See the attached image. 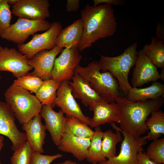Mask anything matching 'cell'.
Here are the masks:
<instances>
[{
  "instance_id": "obj_1",
  "label": "cell",
  "mask_w": 164,
  "mask_h": 164,
  "mask_svg": "<svg viewBox=\"0 0 164 164\" xmlns=\"http://www.w3.org/2000/svg\"><path fill=\"white\" fill-rule=\"evenodd\" d=\"M83 32L78 49L82 51L100 39L113 35L117 22L111 5L102 4L94 6L87 4L80 11Z\"/></svg>"
},
{
  "instance_id": "obj_2",
  "label": "cell",
  "mask_w": 164,
  "mask_h": 164,
  "mask_svg": "<svg viewBox=\"0 0 164 164\" xmlns=\"http://www.w3.org/2000/svg\"><path fill=\"white\" fill-rule=\"evenodd\" d=\"M115 102L119 109L120 128L132 135L141 136L149 129L145 122L153 112L159 110L164 103V96L155 99L133 102L123 96L118 97Z\"/></svg>"
},
{
  "instance_id": "obj_3",
  "label": "cell",
  "mask_w": 164,
  "mask_h": 164,
  "mask_svg": "<svg viewBox=\"0 0 164 164\" xmlns=\"http://www.w3.org/2000/svg\"><path fill=\"white\" fill-rule=\"evenodd\" d=\"M74 72L85 80L105 102H115L121 95L117 80L109 72H101L98 61H93L85 67L79 65Z\"/></svg>"
},
{
  "instance_id": "obj_4",
  "label": "cell",
  "mask_w": 164,
  "mask_h": 164,
  "mask_svg": "<svg viewBox=\"0 0 164 164\" xmlns=\"http://www.w3.org/2000/svg\"><path fill=\"white\" fill-rule=\"evenodd\" d=\"M137 44L135 43L128 47L121 55L114 57L100 54L98 61L101 70L109 71L117 79L119 88L127 96L132 87L128 81L131 68L135 66L138 56Z\"/></svg>"
},
{
  "instance_id": "obj_5",
  "label": "cell",
  "mask_w": 164,
  "mask_h": 164,
  "mask_svg": "<svg viewBox=\"0 0 164 164\" xmlns=\"http://www.w3.org/2000/svg\"><path fill=\"white\" fill-rule=\"evenodd\" d=\"M6 102L20 124L26 123L40 114L42 105L35 96L20 87L12 84L4 93Z\"/></svg>"
},
{
  "instance_id": "obj_6",
  "label": "cell",
  "mask_w": 164,
  "mask_h": 164,
  "mask_svg": "<svg viewBox=\"0 0 164 164\" xmlns=\"http://www.w3.org/2000/svg\"><path fill=\"white\" fill-rule=\"evenodd\" d=\"M50 24L46 20H33L19 18L15 22L5 29L0 36L2 39L21 45L28 37L39 31H46Z\"/></svg>"
},
{
  "instance_id": "obj_7",
  "label": "cell",
  "mask_w": 164,
  "mask_h": 164,
  "mask_svg": "<svg viewBox=\"0 0 164 164\" xmlns=\"http://www.w3.org/2000/svg\"><path fill=\"white\" fill-rule=\"evenodd\" d=\"M62 29L60 23L58 22H53L50 24L49 29L44 32L35 34L28 43L17 45L18 50L29 60L41 50H51L56 46V39Z\"/></svg>"
},
{
  "instance_id": "obj_8",
  "label": "cell",
  "mask_w": 164,
  "mask_h": 164,
  "mask_svg": "<svg viewBox=\"0 0 164 164\" xmlns=\"http://www.w3.org/2000/svg\"><path fill=\"white\" fill-rule=\"evenodd\" d=\"M124 137L118 155L98 164H139L138 152L143 151V146L146 144L148 136H134L118 127Z\"/></svg>"
},
{
  "instance_id": "obj_9",
  "label": "cell",
  "mask_w": 164,
  "mask_h": 164,
  "mask_svg": "<svg viewBox=\"0 0 164 164\" xmlns=\"http://www.w3.org/2000/svg\"><path fill=\"white\" fill-rule=\"evenodd\" d=\"M82 58L78 49H63L55 59L51 72L52 79L59 83L72 79L75 69L80 65Z\"/></svg>"
},
{
  "instance_id": "obj_10",
  "label": "cell",
  "mask_w": 164,
  "mask_h": 164,
  "mask_svg": "<svg viewBox=\"0 0 164 164\" xmlns=\"http://www.w3.org/2000/svg\"><path fill=\"white\" fill-rule=\"evenodd\" d=\"M15 117L9 105L0 101V134L11 141L12 149L14 151L27 141L26 134L19 131L15 124Z\"/></svg>"
},
{
  "instance_id": "obj_11",
  "label": "cell",
  "mask_w": 164,
  "mask_h": 164,
  "mask_svg": "<svg viewBox=\"0 0 164 164\" xmlns=\"http://www.w3.org/2000/svg\"><path fill=\"white\" fill-rule=\"evenodd\" d=\"M56 106L60 108L66 117H74L89 126L91 118L85 116L72 93V88L68 81L61 82L56 92Z\"/></svg>"
},
{
  "instance_id": "obj_12",
  "label": "cell",
  "mask_w": 164,
  "mask_h": 164,
  "mask_svg": "<svg viewBox=\"0 0 164 164\" xmlns=\"http://www.w3.org/2000/svg\"><path fill=\"white\" fill-rule=\"evenodd\" d=\"M26 56L14 48H3L0 51V71L12 73L17 78L28 74L33 68L28 63Z\"/></svg>"
},
{
  "instance_id": "obj_13",
  "label": "cell",
  "mask_w": 164,
  "mask_h": 164,
  "mask_svg": "<svg viewBox=\"0 0 164 164\" xmlns=\"http://www.w3.org/2000/svg\"><path fill=\"white\" fill-rule=\"evenodd\" d=\"M48 0H18L12 5V14L19 18L45 20L50 15Z\"/></svg>"
},
{
  "instance_id": "obj_14",
  "label": "cell",
  "mask_w": 164,
  "mask_h": 164,
  "mask_svg": "<svg viewBox=\"0 0 164 164\" xmlns=\"http://www.w3.org/2000/svg\"><path fill=\"white\" fill-rule=\"evenodd\" d=\"M63 48L56 46L50 50H44L28 60V63L33 71L30 74L43 80L52 79L51 72L57 56L61 53Z\"/></svg>"
},
{
  "instance_id": "obj_15",
  "label": "cell",
  "mask_w": 164,
  "mask_h": 164,
  "mask_svg": "<svg viewBox=\"0 0 164 164\" xmlns=\"http://www.w3.org/2000/svg\"><path fill=\"white\" fill-rule=\"evenodd\" d=\"M131 80L132 87H138L160 78L157 68L142 52H138Z\"/></svg>"
},
{
  "instance_id": "obj_16",
  "label": "cell",
  "mask_w": 164,
  "mask_h": 164,
  "mask_svg": "<svg viewBox=\"0 0 164 164\" xmlns=\"http://www.w3.org/2000/svg\"><path fill=\"white\" fill-rule=\"evenodd\" d=\"M40 114L44 119V125L52 141L58 147L65 132L66 117L60 109L56 112L50 106L46 105H42Z\"/></svg>"
},
{
  "instance_id": "obj_17",
  "label": "cell",
  "mask_w": 164,
  "mask_h": 164,
  "mask_svg": "<svg viewBox=\"0 0 164 164\" xmlns=\"http://www.w3.org/2000/svg\"><path fill=\"white\" fill-rule=\"evenodd\" d=\"M89 109L94 113L89 125L92 127L95 128L105 124L119 122V109L116 102H94L89 106Z\"/></svg>"
},
{
  "instance_id": "obj_18",
  "label": "cell",
  "mask_w": 164,
  "mask_h": 164,
  "mask_svg": "<svg viewBox=\"0 0 164 164\" xmlns=\"http://www.w3.org/2000/svg\"><path fill=\"white\" fill-rule=\"evenodd\" d=\"M25 132L27 141L34 152L43 153V145L46 136V128L41 121L40 114H38L29 121L22 125Z\"/></svg>"
},
{
  "instance_id": "obj_19",
  "label": "cell",
  "mask_w": 164,
  "mask_h": 164,
  "mask_svg": "<svg viewBox=\"0 0 164 164\" xmlns=\"http://www.w3.org/2000/svg\"><path fill=\"white\" fill-rule=\"evenodd\" d=\"M91 138H84L65 132L58 149L63 152L70 153L79 161L86 159Z\"/></svg>"
},
{
  "instance_id": "obj_20",
  "label": "cell",
  "mask_w": 164,
  "mask_h": 164,
  "mask_svg": "<svg viewBox=\"0 0 164 164\" xmlns=\"http://www.w3.org/2000/svg\"><path fill=\"white\" fill-rule=\"evenodd\" d=\"M72 79V82H68L71 87L72 94L75 99H80L85 107L89 106L94 102L104 101L78 73H75Z\"/></svg>"
},
{
  "instance_id": "obj_21",
  "label": "cell",
  "mask_w": 164,
  "mask_h": 164,
  "mask_svg": "<svg viewBox=\"0 0 164 164\" xmlns=\"http://www.w3.org/2000/svg\"><path fill=\"white\" fill-rule=\"evenodd\" d=\"M83 32V25L80 19L62 29L56 40V46L70 49H78Z\"/></svg>"
},
{
  "instance_id": "obj_22",
  "label": "cell",
  "mask_w": 164,
  "mask_h": 164,
  "mask_svg": "<svg viewBox=\"0 0 164 164\" xmlns=\"http://www.w3.org/2000/svg\"><path fill=\"white\" fill-rule=\"evenodd\" d=\"M164 85L157 81L144 88L132 87L129 91L126 98L129 101L136 102L149 99H155L164 96Z\"/></svg>"
},
{
  "instance_id": "obj_23",
  "label": "cell",
  "mask_w": 164,
  "mask_h": 164,
  "mask_svg": "<svg viewBox=\"0 0 164 164\" xmlns=\"http://www.w3.org/2000/svg\"><path fill=\"white\" fill-rule=\"evenodd\" d=\"M110 124L115 130L116 133L113 132L111 129L103 132L102 142V153L104 156L108 159L117 155V145L122 140V136L118 127L114 122Z\"/></svg>"
},
{
  "instance_id": "obj_24",
  "label": "cell",
  "mask_w": 164,
  "mask_h": 164,
  "mask_svg": "<svg viewBox=\"0 0 164 164\" xmlns=\"http://www.w3.org/2000/svg\"><path fill=\"white\" fill-rule=\"evenodd\" d=\"M141 50L157 67L164 68L163 41L152 37L151 43L145 45Z\"/></svg>"
},
{
  "instance_id": "obj_25",
  "label": "cell",
  "mask_w": 164,
  "mask_h": 164,
  "mask_svg": "<svg viewBox=\"0 0 164 164\" xmlns=\"http://www.w3.org/2000/svg\"><path fill=\"white\" fill-rule=\"evenodd\" d=\"M103 133L100 127L95 128L86 157L87 160L92 164H98L106 160L102 152Z\"/></svg>"
},
{
  "instance_id": "obj_26",
  "label": "cell",
  "mask_w": 164,
  "mask_h": 164,
  "mask_svg": "<svg viewBox=\"0 0 164 164\" xmlns=\"http://www.w3.org/2000/svg\"><path fill=\"white\" fill-rule=\"evenodd\" d=\"M60 83L53 79L43 80L35 96L42 105L49 106L53 108L55 107L56 92Z\"/></svg>"
},
{
  "instance_id": "obj_27",
  "label": "cell",
  "mask_w": 164,
  "mask_h": 164,
  "mask_svg": "<svg viewBox=\"0 0 164 164\" xmlns=\"http://www.w3.org/2000/svg\"><path fill=\"white\" fill-rule=\"evenodd\" d=\"M151 115L145 122L149 131L147 135V140H153L164 134V113L159 110L153 112Z\"/></svg>"
},
{
  "instance_id": "obj_28",
  "label": "cell",
  "mask_w": 164,
  "mask_h": 164,
  "mask_svg": "<svg viewBox=\"0 0 164 164\" xmlns=\"http://www.w3.org/2000/svg\"><path fill=\"white\" fill-rule=\"evenodd\" d=\"M89 126L75 117H66L64 131L65 132L77 137L91 138L94 133V131Z\"/></svg>"
},
{
  "instance_id": "obj_29",
  "label": "cell",
  "mask_w": 164,
  "mask_h": 164,
  "mask_svg": "<svg viewBox=\"0 0 164 164\" xmlns=\"http://www.w3.org/2000/svg\"><path fill=\"white\" fill-rule=\"evenodd\" d=\"M43 83L39 77L28 73L17 78L12 84L36 94Z\"/></svg>"
},
{
  "instance_id": "obj_30",
  "label": "cell",
  "mask_w": 164,
  "mask_h": 164,
  "mask_svg": "<svg viewBox=\"0 0 164 164\" xmlns=\"http://www.w3.org/2000/svg\"><path fill=\"white\" fill-rule=\"evenodd\" d=\"M34 152L26 141L14 151L11 158V164H31Z\"/></svg>"
},
{
  "instance_id": "obj_31",
  "label": "cell",
  "mask_w": 164,
  "mask_h": 164,
  "mask_svg": "<svg viewBox=\"0 0 164 164\" xmlns=\"http://www.w3.org/2000/svg\"><path fill=\"white\" fill-rule=\"evenodd\" d=\"M146 154L150 159L156 163L164 164V138L153 140L148 147Z\"/></svg>"
},
{
  "instance_id": "obj_32",
  "label": "cell",
  "mask_w": 164,
  "mask_h": 164,
  "mask_svg": "<svg viewBox=\"0 0 164 164\" xmlns=\"http://www.w3.org/2000/svg\"><path fill=\"white\" fill-rule=\"evenodd\" d=\"M7 0H0V36L10 25L12 12Z\"/></svg>"
},
{
  "instance_id": "obj_33",
  "label": "cell",
  "mask_w": 164,
  "mask_h": 164,
  "mask_svg": "<svg viewBox=\"0 0 164 164\" xmlns=\"http://www.w3.org/2000/svg\"><path fill=\"white\" fill-rule=\"evenodd\" d=\"M62 156L63 155L60 154L49 155L34 152L31 164H50L56 159L61 158Z\"/></svg>"
},
{
  "instance_id": "obj_34",
  "label": "cell",
  "mask_w": 164,
  "mask_h": 164,
  "mask_svg": "<svg viewBox=\"0 0 164 164\" xmlns=\"http://www.w3.org/2000/svg\"><path fill=\"white\" fill-rule=\"evenodd\" d=\"M80 0H67L66 5L67 11L68 12L77 11L80 7Z\"/></svg>"
},
{
  "instance_id": "obj_35",
  "label": "cell",
  "mask_w": 164,
  "mask_h": 164,
  "mask_svg": "<svg viewBox=\"0 0 164 164\" xmlns=\"http://www.w3.org/2000/svg\"><path fill=\"white\" fill-rule=\"evenodd\" d=\"M137 158L139 164H157L150 159L143 151L138 152Z\"/></svg>"
},
{
  "instance_id": "obj_36",
  "label": "cell",
  "mask_w": 164,
  "mask_h": 164,
  "mask_svg": "<svg viewBox=\"0 0 164 164\" xmlns=\"http://www.w3.org/2000/svg\"><path fill=\"white\" fill-rule=\"evenodd\" d=\"M94 6H96L102 4H108L114 5H121L123 2L120 0H94Z\"/></svg>"
},
{
  "instance_id": "obj_37",
  "label": "cell",
  "mask_w": 164,
  "mask_h": 164,
  "mask_svg": "<svg viewBox=\"0 0 164 164\" xmlns=\"http://www.w3.org/2000/svg\"><path fill=\"white\" fill-rule=\"evenodd\" d=\"M4 138L3 136L2 135H0V152L1 151V150L4 146ZM0 164H1V162L0 161Z\"/></svg>"
},
{
  "instance_id": "obj_38",
  "label": "cell",
  "mask_w": 164,
  "mask_h": 164,
  "mask_svg": "<svg viewBox=\"0 0 164 164\" xmlns=\"http://www.w3.org/2000/svg\"><path fill=\"white\" fill-rule=\"evenodd\" d=\"M75 162L71 160H66L64 162H61L56 163L54 164H73Z\"/></svg>"
},
{
  "instance_id": "obj_39",
  "label": "cell",
  "mask_w": 164,
  "mask_h": 164,
  "mask_svg": "<svg viewBox=\"0 0 164 164\" xmlns=\"http://www.w3.org/2000/svg\"><path fill=\"white\" fill-rule=\"evenodd\" d=\"M18 1V0H7L8 3L10 6L11 5H13Z\"/></svg>"
},
{
  "instance_id": "obj_40",
  "label": "cell",
  "mask_w": 164,
  "mask_h": 164,
  "mask_svg": "<svg viewBox=\"0 0 164 164\" xmlns=\"http://www.w3.org/2000/svg\"><path fill=\"white\" fill-rule=\"evenodd\" d=\"M160 75V78L162 80L164 81V68H162V70L161 71V72Z\"/></svg>"
},
{
  "instance_id": "obj_41",
  "label": "cell",
  "mask_w": 164,
  "mask_h": 164,
  "mask_svg": "<svg viewBox=\"0 0 164 164\" xmlns=\"http://www.w3.org/2000/svg\"><path fill=\"white\" fill-rule=\"evenodd\" d=\"M3 48V47L0 46V51L2 50Z\"/></svg>"
},
{
  "instance_id": "obj_42",
  "label": "cell",
  "mask_w": 164,
  "mask_h": 164,
  "mask_svg": "<svg viewBox=\"0 0 164 164\" xmlns=\"http://www.w3.org/2000/svg\"><path fill=\"white\" fill-rule=\"evenodd\" d=\"M73 164H78L76 162H75Z\"/></svg>"
},
{
  "instance_id": "obj_43",
  "label": "cell",
  "mask_w": 164,
  "mask_h": 164,
  "mask_svg": "<svg viewBox=\"0 0 164 164\" xmlns=\"http://www.w3.org/2000/svg\"><path fill=\"white\" fill-rule=\"evenodd\" d=\"M1 75H0V79L1 78Z\"/></svg>"
}]
</instances>
